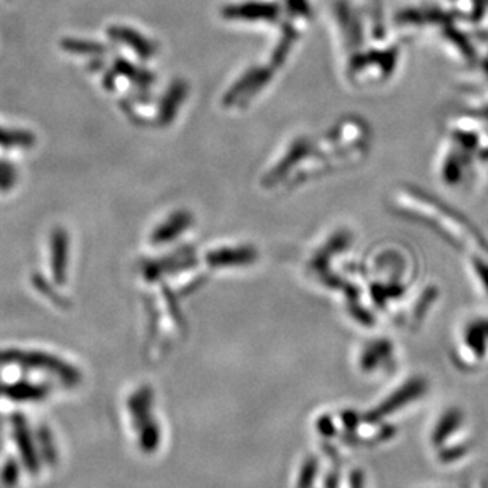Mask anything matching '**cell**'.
Wrapping results in <instances>:
<instances>
[{"instance_id":"6da1fadb","label":"cell","mask_w":488,"mask_h":488,"mask_svg":"<svg viewBox=\"0 0 488 488\" xmlns=\"http://www.w3.org/2000/svg\"><path fill=\"white\" fill-rule=\"evenodd\" d=\"M69 263V236L64 228H56L51 235V269L54 281L64 284Z\"/></svg>"},{"instance_id":"7a4b0ae2","label":"cell","mask_w":488,"mask_h":488,"mask_svg":"<svg viewBox=\"0 0 488 488\" xmlns=\"http://www.w3.org/2000/svg\"><path fill=\"white\" fill-rule=\"evenodd\" d=\"M35 136L30 132L10 130L0 127V146L3 147H32Z\"/></svg>"},{"instance_id":"3957f363","label":"cell","mask_w":488,"mask_h":488,"mask_svg":"<svg viewBox=\"0 0 488 488\" xmlns=\"http://www.w3.org/2000/svg\"><path fill=\"white\" fill-rule=\"evenodd\" d=\"M14 182V173L8 165H0V189H10Z\"/></svg>"}]
</instances>
